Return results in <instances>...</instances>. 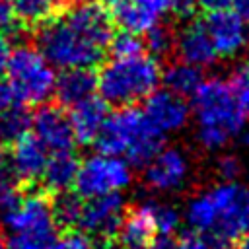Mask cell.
Segmentation results:
<instances>
[{
  "instance_id": "cell-1",
  "label": "cell",
  "mask_w": 249,
  "mask_h": 249,
  "mask_svg": "<svg viewBox=\"0 0 249 249\" xmlns=\"http://www.w3.org/2000/svg\"><path fill=\"white\" fill-rule=\"evenodd\" d=\"M113 25L101 4L82 2L39 23L35 47L54 68H93L109 49Z\"/></svg>"
},
{
  "instance_id": "cell-2",
  "label": "cell",
  "mask_w": 249,
  "mask_h": 249,
  "mask_svg": "<svg viewBox=\"0 0 249 249\" xmlns=\"http://www.w3.org/2000/svg\"><path fill=\"white\" fill-rule=\"evenodd\" d=\"M185 220L210 249H231L249 233V187L233 179L200 191L189 200Z\"/></svg>"
},
{
  "instance_id": "cell-3",
  "label": "cell",
  "mask_w": 249,
  "mask_h": 249,
  "mask_svg": "<svg viewBox=\"0 0 249 249\" xmlns=\"http://www.w3.org/2000/svg\"><path fill=\"white\" fill-rule=\"evenodd\" d=\"M189 99L196 121V140L202 148L220 150L245 128L247 119L226 80L202 78Z\"/></svg>"
},
{
  "instance_id": "cell-4",
  "label": "cell",
  "mask_w": 249,
  "mask_h": 249,
  "mask_svg": "<svg viewBox=\"0 0 249 249\" xmlns=\"http://www.w3.org/2000/svg\"><path fill=\"white\" fill-rule=\"evenodd\" d=\"M97 152L124 158L130 165L144 167L150 158L163 146V136L146 121L144 113L134 107H117L109 111L95 140Z\"/></svg>"
},
{
  "instance_id": "cell-5",
  "label": "cell",
  "mask_w": 249,
  "mask_h": 249,
  "mask_svg": "<svg viewBox=\"0 0 249 249\" xmlns=\"http://www.w3.org/2000/svg\"><path fill=\"white\" fill-rule=\"evenodd\" d=\"M97 93L109 107H126L144 101L161 84V66L150 53L111 56L95 74Z\"/></svg>"
},
{
  "instance_id": "cell-6",
  "label": "cell",
  "mask_w": 249,
  "mask_h": 249,
  "mask_svg": "<svg viewBox=\"0 0 249 249\" xmlns=\"http://www.w3.org/2000/svg\"><path fill=\"white\" fill-rule=\"evenodd\" d=\"M6 249H49L58 237V224L51 200L41 193L19 196L4 216Z\"/></svg>"
},
{
  "instance_id": "cell-7",
  "label": "cell",
  "mask_w": 249,
  "mask_h": 249,
  "mask_svg": "<svg viewBox=\"0 0 249 249\" xmlns=\"http://www.w3.org/2000/svg\"><path fill=\"white\" fill-rule=\"evenodd\" d=\"M4 74L16 101L23 105H43L54 91V66L33 45L14 47Z\"/></svg>"
},
{
  "instance_id": "cell-8",
  "label": "cell",
  "mask_w": 249,
  "mask_h": 249,
  "mask_svg": "<svg viewBox=\"0 0 249 249\" xmlns=\"http://www.w3.org/2000/svg\"><path fill=\"white\" fill-rule=\"evenodd\" d=\"M132 181V165L119 156L97 152L78 163L74 177V193L82 198L123 193Z\"/></svg>"
},
{
  "instance_id": "cell-9",
  "label": "cell",
  "mask_w": 249,
  "mask_h": 249,
  "mask_svg": "<svg viewBox=\"0 0 249 249\" xmlns=\"http://www.w3.org/2000/svg\"><path fill=\"white\" fill-rule=\"evenodd\" d=\"M124 214L126 210L121 193L82 198L76 230L91 239H111L115 237Z\"/></svg>"
},
{
  "instance_id": "cell-10",
  "label": "cell",
  "mask_w": 249,
  "mask_h": 249,
  "mask_svg": "<svg viewBox=\"0 0 249 249\" xmlns=\"http://www.w3.org/2000/svg\"><path fill=\"white\" fill-rule=\"evenodd\" d=\"M202 23L218 56L233 58L247 49L249 21L243 19L231 6L210 10Z\"/></svg>"
},
{
  "instance_id": "cell-11",
  "label": "cell",
  "mask_w": 249,
  "mask_h": 249,
  "mask_svg": "<svg viewBox=\"0 0 249 249\" xmlns=\"http://www.w3.org/2000/svg\"><path fill=\"white\" fill-rule=\"evenodd\" d=\"M191 173V163L179 148H160L144 165V181L158 193L179 191Z\"/></svg>"
},
{
  "instance_id": "cell-12",
  "label": "cell",
  "mask_w": 249,
  "mask_h": 249,
  "mask_svg": "<svg viewBox=\"0 0 249 249\" xmlns=\"http://www.w3.org/2000/svg\"><path fill=\"white\" fill-rule=\"evenodd\" d=\"M140 111L161 136L181 130L191 117V105L187 103V99L165 88L154 89L142 101Z\"/></svg>"
},
{
  "instance_id": "cell-13",
  "label": "cell",
  "mask_w": 249,
  "mask_h": 249,
  "mask_svg": "<svg viewBox=\"0 0 249 249\" xmlns=\"http://www.w3.org/2000/svg\"><path fill=\"white\" fill-rule=\"evenodd\" d=\"M109 16L124 31L144 35L171 12L169 0H109Z\"/></svg>"
},
{
  "instance_id": "cell-14",
  "label": "cell",
  "mask_w": 249,
  "mask_h": 249,
  "mask_svg": "<svg viewBox=\"0 0 249 249\" xmlns=\"http://www.w3.org/2000/svg\"><path fill=\"white\" fill-rule=\"evenodd\" d=\"M31 134L53 154L74 148V134L70 126L68 113L62 107L43 105L35 115H31Z\"/></svg>"
},
{
  "instance_id": "cell-15",
  "label": "cell",
  "mask_w": 249,
  "mask_h": 249,
  "mask_svg": "<svg viewBox=\"0 0 249 249\" xmlns=\"http://www.w3.org/2000/svg\"><path fill=\"white\" fill-rule=\"evenodd\" d=\"M173 49H175L179 60L193 64L196 68L212 66L218 60V54L214 51V45H212L202 21L187 23L173 37Z\"/></svg>"
},
{
  "instance_id": "cell-16",
  "label": "cell",
  "mask_w": 249,
  "mask_h": 249,
  "mask_svg": "<svg viewBox=\"0 0 249 249\" xmlns=\"http://www.w3.org/2000/svg\"><path fill=\"white\" fill-rule=\"evenodd\" d=\"M49 150L31 134L27 132L16 144H12L10 154V171L18 181L35 183L41 179V173L49 160Z\"/></svg>"
},
{
  "instance_id": "cell-17",
  "label": "cell",
  "mask_w": 249,
  "mask_h": 249,
  "mask_svg": "<svg viewBox=\"0 0 249 249\" xmlns=\"http://www.w3.org/2000/svg\"><path fill=\"white\" fill-rule=\"evenodd\" d=\"M107 115H109V105L99 95H91V97L72 105L68 119H70L74 142L82 144V146L93 144Z\"/></svg>"
},
{
  "instance_id": "cell-18",
  "label": "cell",
  "mask_w": 249,
  "mask_h": 249,
  "mask_svg": "<svg viewBox=\"0 0 249 249\" xmlns=\"http://www.w3.org/2000/svg\"><path fill=\"white\" fill-rule=\"evenodd\" d=\"M97 93V80L91 68H66L56 76L54 91L62 107H72Z\"/></svg>"
},
{
  "instance_id": "cell-19",
  "label": "cell",
  "mask_w": 249,
  "mask_h": 249,
  "mask_svg": "<svg viewBox=\"0 0 249 249\" xmlns=\"http://www.w3.org/2000/svg\"><path fill=\"white\" fill-rule=\"evenodd\" d=\"M156 235L150 212L146 202L136 206L132 212H126L117 233V249H144L148 241Z\"/></svg>"
},
{
  "instance_id": "cell-20",
  "label": "cell",
  "mask_w": 249,
  "mask_h": 249,
  "mask_svg": "<svg viewBox=\"0 0 249 249\" xmlns=\"http://www.w3.org/2000/svg\"><path fill=\"white\" fill-rule=\"evenodd\" d=\"M78 163H80V160L74 156L72 150L53 152V154H49L47 165H45L39 181H43L45 189H49L53 193L68 191L74 183Z\"/></svg>"
},
{
  "instance_id": "cell-21",
  "label": "cell",
  "mask_w": 249,
  "mask_h": 249,
  "mask_svg": "<svg viewBox=\"0 0 249 249\" xmlns=\"http://www.w3.org/2000/svg\"><path fill=\"white\" fill-rule=\"evenodd\" d=\"M200 82H202V68H196L183 60H177L169 64L165 70H161L163 88L185 99L193 95V91L198 88Z\"/></svg>"
},
{
  "instance_id": "cell-22",
  "label": "cell",
  "mask_w": 249,
  "mask_h": 249,
  "mask_svg": "<svg viewBox=\"0 0 249 249\" xmlns=\"http://www.w3.org/2000/svg\"><path fill=\"white\" fill-rule=\"evenodd\" d=\"M29 130H31V113L23 103L14 101L12 105L0 109V146L16 144Z\"/></svg>"
},
{
  "instance_id": "cell-23",
  "label": "cell",
  "mask_w": 249,
  "mask_h": 249,
  "mask_svg": "<svg viewBox=\"0 0 249 249\" xmlns=\"http://www.w3.org/2000/svg\"><path fill=\"white\" fill-rule=\"evenodd\" d=\"M14 18L23 25H39L54 14V0H8Z\"/></svg>"
},
{
  "instance_id": "cell-24",
  "label": "cell",
  "mask_w": 249,
  "mask_h": 249,
  "mask_svg": "<svg viewBox=\"0 0 249 249\" xmlns=\"http://www.w3.org/2000/svg\"><path fill=\"white\" fill-rule=\"evenodd\" d=\"M53 206V214L58 226H64L68 230H76L78 224V216H80V208H82V196L76 193H56V198L51 202Z\"/></svg>"
},
{
  "instance_id": "cell-25",
  "label": "cell",
  "mask_w": 249,
  "mask_h": 249,
  "mask_svg": "<svg viewBox=\"0 0 249 249\" xmlns=\"http://www.w3.org/2000/svg\"><path fill=\"white\" fill-rule=\"evenodd\" d=\"M146 206H148V212H150V218H152V224H154L156 233L173 235L179 230V226H181V214L177 212V208H173L169 204L154 202V200H148Z\"/></svg>"
},
{
  "instance_id": "cell-26",
  "label": "cell",
  "mask_w": 249,
  "mask_h": 249,
  "mask_svg": "<svg viewBox=\"0 0 249 249\" xmlns=\"http://www.w3.org/2000/svg\"><path fill=\"white\" fill-rule=\"evenodd\" d=\"M107 51L111 53V56H134V54L146 53V47H144L142 35L121 29L117 35L113 33Z\"/></svg>"
},
{
  "instance_id": "cell-27",
  "label": "cell",
  "mask_w": 249,
  "mask_h": 249,
  "mask_svg": "<svg viewBox=\"0 0 249 249\" xmlns=\"http://www.w3.org/2000/svg\"><path fill=\"white\" fill-rule=\"evenodd\" d=\"M144 35H146V37H144L146 53H150V54L156 56V58L167 54V53L173 49V37H175V35H173L165 25H161V23L154 25V27L148 29Z\"/></svg>"
},
{
  "instance_id": "cell-28",
  "label": "cell",
  "mask_w": 249,
  "mask_h": 249,
  "mask_svg": "<svg viewBox=\"0 0 249 249\" xmlns=\"http://www.w3.org/2000/svg\"><path fill=\"white\" fill-rule=\"evenodd\" d=\"M231 93L239 105V109L243 111L245 119H249V62L239 64L233 72L231 78L228 80Z\"/></svg>"
},
{
  "instance_id": "cell-29",
  "label": "cell",
  "mask_w": 249,
  "mask_h": 249,
  "mask_svg": "<svg viewBox=\"0 0 249 249\" xmlns=\"http://www.w3.org/2000/svg\"><path fill=\"white\" fill-rule=\"evenodd\" d=\"M19 196L21 193H19V185L14 173L8 171L6 167L0 169V216H4L10 208H14Z\"/></svg>"
},
{
  "instance_id": "cell-30",
  "label": "cell",
  "mask_w": 249,
  "mask_h": 249,
  "mask_svg": "<svg viewBox=\"0 0 249 249\" xmlns=\"http://www.w3.org/2000/svg\"><path fill=\"white\" fill-rule=\"evenodd\" d=\"M49 249H97V247L89 235H86L78 230H72V231L56 237V241Z\"/></svg>"
},
{
  "instance_id": "cell-31",
  "label": "cell",
  "mask_w": 249,
  "mask_h": 249,
  "mask_svg": "<svg viewBox=\"0 0 249 249\" xmlns=\"http://www.w3.org/2000/svg\"><path fill=\"white\" fill-rule=\"evenodd\" d=\"M173 249H210L208 241L204 235L196 233V231H187L183 233L179 239H175V247Z\"/></svg>"
},
{
  "instance_id": "cell-32",
  "label": "cell",
  "mask_w": 249,
  "mask_h": 249,
  "mask_svg": "<svg viewBox=\"0 0 249 249\" xmlns=\"http://www.w3.org/2000/svg\"><path fill=\"white\" fill-rule=\"evenodd\" d=\"M218 171L224 177V181H233V179H237V175L241 171V165H239L237 158H233V156H222L218 160Z\"/></svg>"
},
{
  "instance_id": "cell-33",
  "label": "cell",
  "mask_w": 249,
  "mask_h": 249,
  "mask_svg": "<svg viewBox=\"0 0 249 249\" xmlns=\"http://www.w3.org/2000/svg\"><path fill=\"white\" fill-rule=\"evenodd\" d=\"M16 18L12 14V8H10V2L8 0H0V31H8L12 25H14Z\"/></svg>"
},
{
  "instance_id": "cell-34",
  "label": "cell",
  "mask_w": 249,
  "mask_h": 249,
  "mask_svg": "<svg viewBox=\"0 0 249 249\" xmlns=\"http://www.w3.org/2000/svg\"><path fill=\"white\" fill-rule=\"evenodd\" d=\"M175 247V237L173 235H161V233H156L148 245L144 249H173Z\"/></svg>"
},
{
  "instance_id": "cell-35",
  "label": "cell",
  "mask_w": 249,
  "mask_h": 249,
  "mask_svg": "<svg viewBox=\"0 0 249 249\" xmlns=\"http://www.w3.org/2000/svg\"><path fill=\"white\" fill-rule=\"evenodd\" d=\"M10 53H12V45H10V39L0 31V76L6 72V66H8V60H10Z\"/></svg>"
},
{
  "instance_id": "cell-36",
  "label": "cell",
  "mask_w": 249,
  "mask_h": 249,
  "mask_svg": "<svg viewBox=\"0 0 249 249\" xmlns=\"http://www.w3.org/2000/svg\"><path fill=\"white\" fill-rule=\"evenodd\" d=\"M171 12H175L177 16H191L195 6V0H169Z\"/></svg>"
},
{
  "instance_id": "cell-37",
  "label": "cell",
  "mask_w": 249,
  "mask_h": 249,
  "mask_svg": "<svg viewBox=\"0 0 249 249\" xmlns=\"http://www.w3.org/2000/svg\"><path fill=\"white\" fill-rule=\"evenodd\" d=\"M233 0H195V6L210 12V10H218V8H228L231 6Z\"/></svg>"
},
{
  "instance_id": "cell-38",
  "label": "cell",
  "mask_w": 249,
  "mask_h": 249,
  "mask_svg": "<svg viewBox=\"0 0 249 249\" xmlns=\"http://www.w3.org/2000/svg\"><path fill=\"white\" fill-rule=\"evenodd\" d=\"M14 101H16V97H14V93H12L10 86H8V82H0V109L12 105Z\"/></svg>"
},
{
  "instance_id": "cell-39",
  "label": "cell",
  "mask_w": 249,
  "mask_h": 249,
  "mask_svg": "<svg viewBox=\"0 0 249 249\" xmlns=\"http://www.w3.org/2000/svg\"><path fill=\"white\" fill-rule=\"evenodd\" d=\"M231 8L243 18L249 21V0H233L231 2Z\"/></svg>"
},
{
  "instance_id": "cell-40",
  "label": "cell",
  "mask_w": 249,
  "mask_h": 249,
  "mask_svg": "<svg viewBox=\"0 0 249 249\" xmlns=\"http://www.w3.org/2000/svg\"><path fill=\"white\" fill-rule=\"evenodd\" d=\"M231 249H249V233L243 235L241 239H237V241L231 245Z\"/></svg>"
},
{
  "instance_id": "cell-41",
  "label": "cell",
  "mask_w": 249,
  "mask_h": 249,
  "mask_svg": "<svg viewBox=\"0 0 249 249\" xmlns=\"http://www.w3.org/2000/svg\"><path fill=\"white\" fill-rule=\"evenodd\" d=\"M237 136H241V144H243V146H249V130H245V128H243Z\"/></svg>"
},
{
  "instance_id": "cell-42",
  "label": "cell",
  "mask_w": 249,
  "mask_h": 249,
  "mask_svg": "<svg viewBox=\"0 0 249 249\" xmlns=\"http://www.w3.org/2000/svg\"><path fill=\"white\" fill-rule=\"evenodd\" d=\"M6 167V154H4V150L0 148V169H4Z\"/></svg>"
},
{
  "instance_id": "cell-43",
  "label": "cell",
  "mask_w": 249,
  "mask_h": 249,
  "mask_svg": "<svg viewBox=\"0 0 249 249\" xmlns=\"http://www.w3.org/2000/svg\"><path fill=\"white\" fill-rule=\"evenodd\" d=\"M56 4H68V2H72V0H54Z\"/></svg>"
},
{
  "instance_id": "cell-44",
  "label": "cell",
  "mask_w": 249,
  "mask_h": 249,
  "mask_svg": "<svg viewBox=\"0 0 249 249\" xmlns=\"http://www.w3.org/2000/svg\"><path fill=\"white\" fill-rule=\"evenodd\" d=\"M0 249H6V245H4V237H0Z\"/></svg>"
},
{
  "instance_id": "cell-45",
  "label": "cell",
  "mask_w": 249,
  "mask_h": 249,
  "mask_svg": "<svg viewBox=\"0 0 249 249\" xmlns=\"http://www.w3.org/2000/svg\"><path fill=\"white\" fill-rule=\"evenodd\" d=\"M84 2H97V4H99V2H103V0H84Z\"/></svg>"
}]
</instances>
